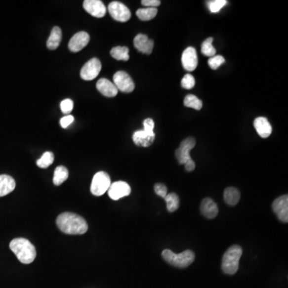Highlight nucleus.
Returning a JSON list of instances; mask_svg holds the SVG:
<instances>
[{
  "mask_svg": "<svg viewBox=\"0 0 288 288\" xmlns=\"http://www.w3.org/2000/svg\"><path fill=\"white\" fill-rule=\"evenodd\" d=\"M57 226L63 233L82 235L88 230V225L82 217L72 212H64L56 219Z\"/></svg>",
  "mask_w": 288,
  "mask_h": 288,
  "instance_id": "nucleus-1",
  "label": "nucleus"
},
{
  "mask_svg": "<svg viewBox=\"0 0 288 288\" xmlns=\"http://www.w3.org/2000/svg\"><path fill=\"white\" fill-rule=\"evenodd\" d=\"M10 249L22 263L29 264L36 259V247L29 240L24 238L13 240L10 243Z\"/></svg>",
  "mask_w": 288,
  "mask_h": 288,
  "instance_id": "nucleus-2",
  "label": "nucleus"
},
{
  "mask_svg": "<svg viewBox=\"0 0 288 288\" xmlns=\"http://www.w3.org/2000/svg\"><path fill=\"white\" fill-rule=\"evenodd\" d=\"M242 254V247L238 245H234L227 249L222 260V269L224 273L235 275L237 272Z\"/></svg>",
  "mask_w": 288,
  "mask_h": 288,
  "instance_id": "nucleus-3",
  "label": "nucleus"
},
{
  "mask_svg": "<svg viewBox=\"0 0 288 288\" xmlns=\"http://www.w3.org/2000/svg\"><path fill=\"white\" fill-rule=\"evenodd\" d=\"M162 256L164 260L169 264L179 268L189 267L196 258L195 253L192 250H186L179 254H175L169 249H166L163 251Z\"/></svg>",
  "mask_w": 288,
  "mask_h": 288,
  "instance_id": "nucleus-4",
  "label": "nucleus"
},
{
  "mask_svg": "<svg viewBox=\"0 0 288 288\" xmlns=\"http://www.w3.org/2000/svg\"><path fill=\"white\" fill-rule=\"evenodd\" d=\"M111 178L108 173L99 171L93 177L90 184V192L95 196H101L108 192L111 186Z\"/></svg>",
  "mask_w": 288,
  "mask_h": 288,
  "instance_id": "nucleus-5",
  "label": "nucleus"
},
{
  "mask_svg": "<svg viewBox=\"0 0 288 288\" xmlns=\"http://www.w3.org/2000/svg\"><path fill=\"white\" fill-rule=\"evenodd\" d=\"M110 15L116 21L125 23L128 21L131 17V13L126 5L118 1L111 2L108 6Z\"/></svg>",
  "mask_w": 288,
  "mask_h": 288,
  "instance_id": "nucleus-6",
  "label": "nucleus"
},
{
  "mask_svg": "<svg viewBox=\"0 0 288 288\" xmlns=\"http://www.w3.org/2000/svg\"><path fill=\"white\" fill-rule=\"evenodd\" d=\"M196 143V139L193 137H188L181 142L180 145L175 151V157L179 164H185L188 160H192L190 152L195 147Z\"/></svg>",
  "mask_w": 288,
  "mask_h": 288,
  "instance_id": "nucleus-7",
  "label": "nucleus"
},
{
  "mask_svg": "<svg viewBox=\"0 0 288 288\" xmlns=\"http://www.w3.org/2000/svg\"><path fill=\"white\" fill-rule=\"evenodd\" d=\"M114 84L117 87L118 90L124 93L132 92L135 89V83L133 82L132 79L126 72H116L114 75L113 77Z\"/></svg>",
  "mask_w": 288,
  "mask_h": 288,
  "instance_id": "nucleus-8",
  "label": "nucleus"
},
{
  "mask_svg": "<svg viewBox=\"0 0 288 288\" xmlns=\"http://www.w3.org/2000/svg\"><path fill=\"white\" fill-rule=\"evenodd\" d=\"M102 64L97 58L90 59L85 65L82 67L80 72V76L83 80L90 81L95 80L99 76L101 71Z\"/></svg>",
  "mask_w": 288,
  "mask_h": 288,
  "instance_id": "nucleus-9",
  "label": "nucleus"
},
{
  "mask_svg": "<svg viewBox=\"0 0 288 288\" xmlns=\"http://www.w3.org/2000/svg\"><path fill=\"white\" fill-rule=\"evenodd\" d=\"M182 65L187 72H193L198 66L197 51L193 46H188L182 54Z\"/></svg>",
  "mask_w": 288,
  "mask_h": 288,
  "instance_id": "nucleus-10",
  "label": "nucleus"
},
{
  "mask_svg": "<svg viewBox=\"0 0 288 288\" xmlns=\"http://www.w3.org/2000/svg\"><path fill=\"white\" fill-rule=\"evenodd\" d=\"M108 192L110 198L113 200H119L123 197L129 196L131 192V189L128 183L126 182L117 181L111 184Z\"/></svg>",
  "mask_w": 288,
  "mask_h": 288,
  "instance_id": "nucleus-11",
  "label": "nucleus"
},
{
  "mask_svg": "<svg viewBox=\"0 0 288 288\" xmlns=\"http://www.w3.org/2000/svg\"><path fill=\"white\" fill-rule=\"evenodd\" d=\"M272 209L276 213L278 219L283 223H288V195L280 196L276 199L272 204Z\"/></svg>",
  "mask_w": 288,
  "mask_h": 288,
  "instance_id": "nucleus-12",
  "label": "nucleus"
},
{
  "mask_svg": "<svg viewBox=\"0 0 288 288\" xmlns=\"http://www.w3.org/2000/svg\"><path fill=\"white\" fill-rule=\"evenodd\" d=\"M83 8L95 18H103L107 13L105 5L100 0H85Z\"/></svg>",
  "mask_w": 288,
  "mask_h": 288,
  "instance_id": "nucleus-13",
  "label": "nucleus"
},
{
  "mask_svg": "<svg viewBox=\"0 0 288 288\" xmlns=\"http://www.w3.org/2000/svg\"><path fill=\"white\" fill-rule=\"evenodd\" d=\"M89 41H90V36L88 33H86V32H80L76 33L70 40L68 47L70 51L72 52H79L88 44Z\"/></svg>",
  "mask_w": 288,
  "mask_h": 288,
  "instance_id": "nucleus-14",
  "label": "nucleus"
},
{
  "mask_svg": "<svg viewBox=\"0 0 288 288\" xmlns=\"http://www.w3.org/2000/svg\"><path fill=\"white\" fill-rule=\"evenodd\" d=\"M133 141L138 147H150L156 139V134L149 130H137L133 135Z\"/></svg>",
  "mask_w": 288,
  "mask_h": 288,
  "instance_id": "nucleus-15",
  "label": "nucleus"
},
{
  "mask_svg": "<svg viewBox=\"0 0 288 288\" xmlns=\"http://www.w3.org/2000/svg\"><path fill=\"white\" fill-rule=\"evenodd\" d=\"M134 45L139 52L150 55L154 48V41L150 40L146 35L139 34L134 39Z\"/></svg>",
  "mask_w": 288,
  "mask_h": 288,
  "instance_id": "nucleus-16",
  "label": "nucleus"
},
{
  "mask_svg": "<svg viewBox=\"0 0 288 288\" xmlns=\"http://www.w3.org/2000/svg\"><path fill=\"white\" fill-rule=\"evenodd\" d=\"M97 90L106 97L112 98L118 94V89L115 86L113 82L107 79H100L96 83Z\"/></svg>",
  "mask_w": 288,
  "mask_h": 288,
  "instance_id": "nucleus-17",
  "label": "nucleus"
},
{
  "mask_svg": "<svg viewBox=\"0 0 288 288\" xmlns=\"http://www.w3.org/2000/svg\"><path fill=\"white\" fill-rule=\"evenodd\" d=\"M254 126L258 135L263 139L269 137L272 132L271 123L265 117H258L255 119L254 121Z\"/></svg>",
  "mask_w": 288,
  "mask_h": 288,
  "instance_id": "nucleus-18",
  "label": "nucleus"
},
{
  "mask_svg": "<svg viewBox=\"0 0 288 288\" xmlns=\"http://www.w3.org/2000/svg\"><path fill=\"white\" fill-rule=\"evenodd\" d=\"M200 210L204 216L207 219H214L219 213L217 204L210 198H205L201 203Z\"/></svg>",
  "mask_w": 288,
  "mask_h": 288,
  "instance_id": "nucleus-19",
  "label": "nucleus"
},
{
  "mask_svg": "<svg viewBox=\"0 0 288 288\" xmlns=\"http://www.w3.org/2000/svg\"><path fill=\"white\" fill-rule=\"evenodd\" d=\"M15 179L12 177L7 175H0V197L8 195L15 190Z\"/></svg>",
  "mask_w": 288,
  "mask_h": 288,
  "instance_id": "nucleus-20",
  "label": "nucleus"
},
{
  "mask_svg": "<svg viewBox=\"0 0 288 288\" xmlns=\"http://www.w3.org/2000/svg\"><path fill=\"white\" fill-rule=\"evenodd\" d=\"M62 40V31L59 27H55L51 30V35L49 36L46 46L50 50H55L60 44Z\"/></svg>",
  "mask_w": 288,
  "mask_h": 288,
  "instance_id": "nucleus-21",
  "label": "nucleus"
},
{
  "mask_svg": "<svg viewBox=\"0 0 288 288\" xmlns=\"http://www.w3.org/2000/svg\"><path fill=\"white\" fill-rule=\"evenodd\" d=\"M226 204L230 206H235L240 200V192L236 187H227L223 193Z\"/></svg>",
  "mask_w": 288,
  "mask_h": 288,
  "instance_id": "nucleus-22",
  "label": "nucleus"
},
{
  "mask_svg": "<svg viewBox=\"0 0 288 288\" xmlns=\"http://www.w3.org/2000/svg\"><path fill=\"white\" fill-rule=\"evenodd\" d=\"M68 175H69V173L65 166H57L54 173V177H53V183L56 186L61 185L63 182H65L68 179Z\"/></svg>",
  "mask_w": 288,
  "mask_h": 288,
  "instance_id": "nucleus-23",
  "label": "nucleus"
},
{
  "mask_svg": "<svg viewBox=\"0 0 288 288\" xmlns=\"http://www.w3.org/2000/svg\"><path fill=\"white\" fill-rule=\"evenodd\" d=\"M157 13H158L157 8L144 7V8L139 9L136 11V15L140 20H143V21H149V20H152V19L156 17Z\"/></svg>",
  "mask_w": 288,
  "mask_h": 288,
  "instance_id": "nucleus-24",
  "label": "nucleus"
},
{
  "mask_svg": "<svg viewBox=\"0 0 288 288\" xmlns=\"http://www.w3.org/2000/svg\"><path fill=\"white\" fill-rule=\"evenodd\" d=\"M111 55L116 60L127 61L129 58V49L126 46H116L111 51Z\"/></svg>",
  "mask_w": 288,
  "mask_h": 288,
  "instance_id": "nucleus-25",
  "label": "nucleus"
},
{
  "mask_svg": "<svg viewBox=\"0 0 288 288\" xmlns=\"http://www.w3.org/2000/svg\"><path fill=\"white\" fill-rule=\"evenodd\" d=\"M166 204V208L169 212H174L179 208V196L175 193L167 194L164 198Z\"/></svg>",
  "mask_w": 288,
  "mask_h": 288,
  "instance_id": "nucleus-26",
  "label": "nucleus"
},
{
  "mask_svg": "<svg viewBox=\"0 0 288 288\" xmlns=\"http://www.w3.org/2000/svg\"><path fill=\"white\" fill-rule=\"evenodd\" d=\"M183 103L187 108H193L197 111H200L203 108V102L199 99L198 97L194 95H187L184 99Z\"/></svg>",
  "mask_w": 288,
  "mask_h": 288,
  "instance_id": "nucleus-27",
  "label": "nucleus"
},
{
  "mask_svg": "<svg viewBox=\"0 0 288 288\" xmlns=\"http://www.w3.org/2000/svg\"><path fill=\"white\" fill-rule=\"evenodd\" d=\"M213 40L214 39L212 37L207 38L204 40V42L201 45V52L205 56L213 57L215 56V54H216V50L212 45Z\"/></svg>",
  "mask_w": 288,
  "mask_h": 288,
  "instance_id": "nucleus-28",
  "label": "nucleus"
},
{
  "mask_svg": "<svg viewBox=\"0 0 288 288\" xmlns=\"http://www.w3.org/2000/svg\"><path fill=\"white\" fill-rule=\"evenodd\" d=\"M54 154L51 152H46L42 155L41 158L39 159L36 162L37 166L40 168H47L54 162Z\"/></svg>",
  "mask_w": 288,
  "mask_h": 288,
  "instance_id": "nucleus-29",
  "label": "nucleus"
},
{
  "mask_svg": "<svg viewBox=\"0 0 288 288\" xmlns=\"http://www.w3.org/2000/svg\"><path fill=\"white\" fill-rule=\"evenodd\" d=\"M226 0H212L207 2V6L211 13H217L227 4Z\"/></svg>",
  "mask_w": 288,
  "mask_h": 288,
  "instance_id": "nucleus-30",
  "label": "nucleus"
},
{
  "mask_svg": "<svg viewBox=\"0 0 288 288\" xmlns=\"http://www.w3.org/2000/svg\"><path fill=\"white\" fill-rule=\"evenodd\" d=\"M181 85L183 88L190 90V89L193 88L196 85V80L191 74H187L183 76V78L181 80Z\"/></svg>",
  "mask_w": 288,
  "mask_h": 288,
  "instance_id": "nucleus-31",
  "label": "nucleus"
},
{
  "mask_svg": "<svg viewBox=\"0 0 288 288\" xmlns=\"http://www.w3.org/2000/svg\"><path fill=\"white\" fill-rule=\"evenodd\" d=\"M225 63V59L222 55H215L208 59V65L212 70H217L223 63Z\"/></svg>",
  "mask_w": 288,
  "mask_h": 288,
  "instance_id": "nucleus-32",
  "label": "nucleus"
},
{
  "mask_svg": "<svg viewBox=\"0 0 288 288\" xmlns=\"http://www.w3.org/2000/svg\"><path fill=\"white\" fill-rule=\"evenodd\" d=\"M60 108L63 113L69 114L74 108V103L72 99H66L60 103Z\"/></svg>",
  "mask_w": 288,
  "mask_h": 288,
  "instance_id": "nucleus-33",
  "label": "nucleus"
},
{
  "mask_svg": "<svg viewBox=\"0 0 288 288\" xmlns=\"http://www.w3.org/2000/svg\"><path fill=\"white\" fill-rule=\"evenodd\" d=\"M155 192H156V195H158L159 196L164 199L165 196L167 195V188L163 183H156L155 185Z\"/></svg>",
  "mask_w": 288,
  "mask_h": 288,
  "instance_id": "nucleus-34",
  "label": "nucleus"
},
{
  "mask_svg": "<svg viewBox=\"0 0 288 288\" xmlns=\"http://www.w3.org/2000/svg\"><path fill=\"white\" fill-rule=\"evenodd\" d=\"M74 120H75L74 116L68 115V116H64L60 120V125H61L63 128H67L70 125L72 124V123L74 122Z\"/></svg>",
  "mask_w": 288,
  "mask_h": 288,
  "instance_id": "nucleus-35",
  "label": "nucleus"
},
{
  "mask_svg": "<svg viewBox=\"0 0 288 288\" xmlns=\"http://www.w3.org/2000/svg\"><path fill=\"white\" fill-rule=\"evenodd\" d=\"M141 2L142 4L146 7H153V8H156L161 3L160 0H143Z\"/></svg>",
  "mask_w": 288,
  "mask_h": 288,
  "instance_id": "nucleus-36",
  "label": "nucleus"
},
{
  "mask_svg": "<svg viewBox=\"0 0 288 288\" xmlns=\"http://www.w3.org/2000/svg\"><path fill=\"white\" fill-rule=\"evenodd\" d=\"M184 165H185V169L187 171H192L196 168V164L192 160H188Z\"/></svg>",
  "mask_w": 288,
  "mask_h": 288,
  "instance_id": "nucleus-37",
  "label": "nucleus"
}]
</instances>
